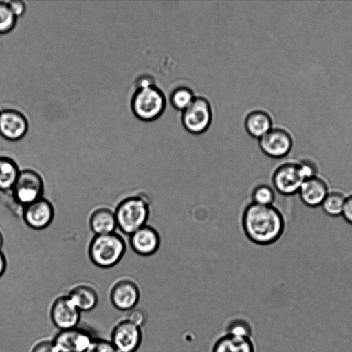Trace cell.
Returning a JSON list of instances; mask_svg holds the SVG:
<instances>
[{
  "label": "cell",
  "mask_w": 352,
  "mask_h": 352,
  "mask_svg": "<svg viewBox=\"0 0 352 352\" xmlns=\"http://www.w3.org/2000/svg\"><path fill=\"white\" fill-rule=\"evenodd\" d=\"M242 228L245 236L253 243L268 245L283 234L285 221L276 207L250 202L242 214Z\"/></svg>",
  "instance_id": "obj_1"
},
{
  "label": "cell",
  "mask_w": 352,
  "mask_h": 352,
  "mask_svg": "<svg viewBox=\"0 0 352 352\" xmlns=\"http://www.w3.org/2000/svg\"><path fill=\"white\" fill-rule=\"evenodd\" d=\"M114 212L117 228L130 236L146 225L150 217V201L141 195L127 197L118 204Z\"/></svg>",
  "instance_id": "obj_2"
},
{
  "label": "cell",
  "mask_w": 352,
  "mask_h": 352,
  "mask_svg": "<svg viewBox=\"0 0 352 352\" xmlns=\"http://www.w3.org/2000/svg\"><path fill=\"white\" fill-rule=\"evenodd\" d=\"M124 239L118 233L95 235L90 241L88 254L91 261L101 268L118 264L126 251Z\"/></svg>",
  "instance_id": "obj_3"
},
{
  "label": "cell",
  "mask_w": 352,
  "mask_h": 352,
  "mask_svg": "<svg viewBox=\"0 0 352 352\" xmlns=\"http://www.w3.org/2000/svg\"><path fill=\"white\" fill-rule=\"evenodd\" d=\"M131 107L138 119L146 122L153 121L164 112L166 98L161 89L155 85L136 89L132 96Z\"/></svg>",
  "instance_id": "obj_4"
},
{
  "label": "cell",
  "mask_w": 352,
  "mask_h": 352,
  "mask_svg": "<svg viewBox=\"0 0 352 352\" xmlns=\"http://www.w3.org/2000/svg\"><path fill=\"white\" fill-rule=\"evenodd\" d=\"M44 181L36 170L26 168L20 170L12 189L14 201L22 208L43 197Z\"/></svg>",
  "instance_id": "obj_5"
},
{
  "label": "cell",
  "mask_w": 352,
  "mask_h": 352,
  "mask_svg": "<svg viewBox=\"0 0 352 352\" xmlns=\"http://www.w3.org/2000/svg\"><path fill=\"white\" fill-rule=\"evenodd\" d=\"M212 110L207 99L195 97L190 104L183 111L182 121L190 133L200 134L206 131L212 121Z\"/></svg>",
  "instance_id": "obj_6"
},
{
  "label": "cell",
  "mask_w": 352,
  "mask_h": 352,
  "mask_svg": "<svg viewBox=\"0 0 352 352\" xmlns=\"http://www.w3.org/2000/svg\"><path fill=\"white\" fill-rule=\"evenodd\" d=\"M274 189L285 196L293 195L298 190L305 181L298 163L285 162L279 165L272 177Z\"/></svg>",
  "instance_id": "obj_7"
},
{
  "label": "cell",
  "mask_w": 352,
  "mask_h": 352,
  "mask_svg": "<svg viewBox=\"0 0 352 352\" xmlns=\"http://www.w3.org/2000/svg\"><path fill=\"white\" fill-rule=\"evenodd\" d=\"M142 340V331L127 319L120 321L113 327L111 342L120 352H135Z\"/></svg>",
  "instance_id": "obj_8"
},
{
  "label": "cell",
  "mask_w": 352,
  "mask_h": 352,
  "mask_svg": "<svg viewBox=\"0 0 352 352\" xmlns=\"http://www.w3.org/2000/svg\"><path fill=\"white\" fill-rule=\"evenodd\" d=\"M140 298L137 283L129 278L118 280L110 291L112 305L120 311H130L135 307Z\"/></svg>",
  "instance_id": "obj_9"
},
{
  "label": "cell",
  "mask_w": 352,
  "mask_h": 352,
  "mask_svg": "<svg viewBox=\"0 0 352 352\" xmlns=\"http://www.w3.org/2000/svg\"><path fill=\"white\" fill-rule=\"evenodd\" d=\"M94 340L88 331L76 327L60 330L52 340L59 352H87Z\"/></svg>",
  "instance_id": "obj_10"
},
{
  "label": "cell",
  "mask_w": 352,
  "mask_h": 352,
  "mask_svg": "<svg viewBox=\"0 0 352 352\" xmlns=\"http://www.w3.org/2000/svg\"><path fill=\"white\" fill-rule=\"evenodd\" d=\"M80 311L67 295L56 298L50 309L53 324L60 330L76 327L80 319Z\"/></svg>",
  "instance_id": "obj_11"
},
{
  "label": "cell",
  "mask_w": 352,
  "mask_h": 352,
  "mask_svg": "<svg viewBox=\"0 0 352 352\" xmlns=\"http://www.w3.org/2000/svg\"><path fill=\"white\" fill-rule=\"evenodd\" d=\"M292 145L290 134L280 128L271 129L258 139V146L262 152L274 159L286 156L290 152Z\"/></svg>",
  "instance_id": "obj_12"
},
{
  "label": "cell",
  "mask_w": 352,
  "mask_h": 352,
  "mask_svg": "<svg viewBox=\"0 0 352 352\" xmlns=\"http://www.w3.org/2000/svg\"><path fill=\"white\" fill-rule=\"evenodd\" d=\"M22 208V218L25 224L32 229H44L50 226L54 219V206L43 197Z\"/></svg>",
  "instance_id": "obj_13"
},
{
  "label": "cell",
  "mask_w": 352,
  "mask_h": 352,
  "mask_svg": "<svg viewBox=\"0 0 352 352\" xmlns=\"http://www.w3.org/2000/svg\"><path fill=\"white\" fill-rule=\"evenodd\" d=\"M129 245L134 252L149 256L157 252L161 245V236L154 227L145 225L129 236Z\"/></svg>",
  "instance_id": "obj_14"
},
{
  "label": "cell",
  "mask_w": 352,
  "mask_h": 352,
  "mask_svg": "<svg viewBox=\"0 0 352 352\" xmlns=\"http://www.w3.org/2000/svg\"><path fill=\"white\" fill-rule=\"evenodd\" d=\"M28 130V122L21 111L5 109L0 113V135L6 140L17 141L23 138Z\"/></svg>",
  "instance_id": "obj_15"
},
{
  "label": "cell",
  "mask_w": 352,
  "mask_h": 352,
  "mask_svg": "<svg viewBox=\"0 0 352 352\" xmlns=\"http://www.w3.org/2000/svg\"><path fill=\"white\" fill-rule=\"evenodd\" d=\"M328 192L327 183L318 176L305 180L298 190L302 203L312 208L321 206Z\"/></svg>",
  "instance_id": "obj_16"
},
{
  "label": "cell",
  "mask_w": 352,
  "mask_h": 352,
  "mask_svg": "<svg viewBox=\"0 0 352 352\" xmlns=\"http://www.w3.org/2000/svg\"><path fill=\"white\" fill-rule=\"evenodd\" d=\"M89 225L95 235L115 232L117 222L114 210L105 206L96 208L89 217Z\"/></svg>",
  "instance_id": "obj_17"
},
{
  "label": "cell",
  "mask_w": 352,
  "mask_h": 352,
  "mask_svg": "<svg viewBox=\"0 0 352 352\" xmlns=\"http://www.w3.org/2000/svg\"><path fill=\"white\" fill-rule=\"evenodd\" d=\"M67 296L80 311H89L95 308L98 301L96 289L91 285L80 283L73 287Z\"/></svg>",
  "instance_id": "obj_18"
},
{
  "label": "cell",
  "mask_w": 352,
  "mask_h": 352,
  "mask_svg": "<svg viewBox=\"0 0 352 352\" xmlns=\"http://www.w3.org/2000/svg\"><path fill=\"white\" fill-rule=\"evenodd\" d=\"M212 352H255V346L252 338L225 333L215 340Z\"/></svg>",
  "instance_id": "obj_19"
},
{
  "label": "cell",
  "mask_w": 352,
  "mask_h": 352,
  "mask_svg": "<svg viewBox=\"0 0 352 352\" xmlns=\"http://www.w3.org/2000/svg\"><path fill=\"white\" fill-rule=\"evenodd\" d=\"M244 124L250 135L259 139L272 129V121L267 112L255 110L248 114Z\"/></svg>",
  "instance_id": "obj_20"
},
{
  "label": "cell",
  "mask_w": 352,
  "mask_h": 352,
  "mask_svg": "<svg viewBox=\"0 0 352 352\" xmlns=\"http://www.w3.org/2000/svg\"><path fill=\"white\" fill-rule=\"evenodd\" d=\"M19 173L20 169L14 160L0 156V191H11Z\"/></svg>",
  "instance_id": "obj_21"
},
{
  "label": "cell",
  "mask_w": 352,
  "mask_h": 352,
  "mask_svg": "<svg viewBox=\"0 0 352 352\" xmlns=\"http://www.w3.org/2000/svg\"><path fill=\"white\" fill-rule=\"evenodd\" d=\"M346 197L340 191L329 192L321 206L324 212L331 217L342 215Z\"/></svg>",
  "instance_id": "obj_22"
},
{
  "label": "cell",
  "mask_w": 352,
  "mask_h": 352,
  "mask_svg": "<svg viewBox=\"0 0 352 352\" xmlns=\"http://www.w3.org/2000/svg\"><path fill=\"white\" fill-rule=\"evenodd\" d=\"M194 98L193 92L190 89L179 87L173 91L170 101L175 109L183 111L190 104Z\"/></svg>",
  "instance_id": "obj_23"
},
{
  "label": "cell",
  "mask_w": 352,
  "mask_h": 352,
  "mask_svg": "<svg viewBox=\"0 0 352 352\" xmlns=\"http://www.w3.org/2000/svg\"><path fill=\"white\" fill-rule=\"evenodd\" d=\"M252 203L261 206H272L275 192L270 186L263 184L256 186L251 193Z\"/></svg>",
  "instance_id": "obj_24"
},
{
  "label": "cell",
  "mask_w": 352,
  "mask_h": 352,
  "mask_svg": "<svg viewBox=\"0 0 352 352\" xmlns=\"http://www.w3.org/2000/svg\"><path fill=\"white\" fill-rule=\"evenodd\" d=\"M226 333L252 338V327L249 321L242 318L230 320L226 327Z\"/></svg>",
  "instance_id": "obj_25"
},
{
  "label": "cell",
  "mask_w": 352,
  "mask_h": 352,
  "mask_svg": "<svg viewBox=\"0 0 352 352\" xmlns=\"http://www.w3.org/2000/svg\"><path fill=\"white\" fill-rule=\"evenodd\" d=\"M16 19L8 3L0 1V34L11 32L16 25Z\"/></svg>",
  "instance_id": "obj_26"
},
{
  "label": "cell",
  "mask_w": 352,
  "mask_h": 352,
  "mask_svg": "<svg viewBox=\"0 0 352 352\" xmlns=\"http://www.w3.org/2000/svg\"><path fill=\"white\" fill-rule=\"evenodd\" d=\"M87 352H120L111 341L94 338Z\"/></svg>",
  "instance_id": "obj_27"
},
{
  "label": "cell",
  "mask_w": 352,
  "mask_h": 352,
  "mask_svg": "<svg viewBox=\"0 0 352 352\" xmlns=\"http://www.w3.org/2000/svg\"><path fill=\"white\" fill-rule=\"evenodd\" d=\"M298 164L305 180L317 176V167L312 162L302 160Z\"/></svg>",
  "instance_id": "obj_28"
},
{
  "label": "cell",
  "mask_w": 352,
  "mask_h": 352,
  "mask_svg": "<svg viewBox=\"0 0 352 352\" xmlns=\"http://www.w3.org/2000/svg\"><path fill=\"white\" fill-rule=\"evenodd\" d=\"M126 319L134 324L141 327L146 322V315L143 310L134 308L129 311Z\"/></svg>",
  "instance_id": "obj_29"
},
{
  "label": "cell",
  "mask_w": 352,
  "mask_h": 352,
  "mask_svg": "<svg viewBox=\"0 0 352 352\" xmlns=\"http://www.w3.org/2000/svg\"><path fill=\"white\" fill-rule=\"evenodd\" d=\"M31 352H59L53 340H43L37 342Z\"/></svg>",
  "instance_id": "obj_30"
},
{
  "label": "cell",
  "mask_w": 352,
  "mask_h": 352,
  "mask_svg": "<svg viewBox=\"0 0 352 352\" xmlns=\"http://www.w3.org/2000/svg\"><path fill=\"white\" fill-rule=\"evenodd\" d=\"M7 3L10 9L16 18L21 16L25 13L26 6L24 1L21 0H12Z\"/></svg>",
  "instance_id": "obj_31"
},
{
  "label": "cell",
  "mask_w": 352,
  "mask_h": 352,
  "mask_svg": "<svg viewBox=\"0 0 352 352\" xmlns=\"http://www.w3.org/2000/svg\"><path fill=\"white\" fill-rule=\"evenodd\" d=\"M342 215L349 223L352 225V195L346 197Z\"/></svg>",
  "instance_id": "obj_32"
},
{
  "label": "cell",
  "mask_w": 352,
  "mask_h": 352,
  "mask_svg": "<svg viewBox=\"0 0 352 352\" xmlns=\"http://www.w3.org/2000/svg\"><path fill=\"white\" fill-rule=\"evenodd\" d=\"M136 88H144L155 85L154 78L149 75H142L135 81Z\"/></svg>",
  "instance_id": "obj_33"
},
{
  "label": "cell",
  "mask_w": 352,
  "mask_h": 352,
  "mask_svg": "<svg viewBox=\"0 0 352 352\" xmlns=\"http://www.w3.org/2000/svg\"><path fill=\"white\" fill-rule=\"evenodd\" d=\"M7 267V261L6 258L3 253V252L0 250V278L4 274Z\"/></svg>",
  "instance_id": "obj_34"
},
{
  "label": "cell",
  "mask_w": 352,
  "mask_h": 352,
  "mask_svg": "<svg viewBox=\"0 0 352 352\" xmlns=\"http://www.w3.org/2000/svg\"><path fill=\"white\" fill-rule=\"evenodd\" d=\"M3 241H4L3 235L2 232L0 230V250H1V248L3 245Z\"/></svg>",
  "instance_id": "obj_35"
},
{
  "label": "cell",
  "mask_w": 352,
  "mask_h": 352,
  "mask_svg": "<svg viewBox=\"0 0 352 352\" xmlns=\"http://www.w3.org/2000/svg\"><path fill=\"white\" fill-rule=\"evenodd\" d=\"M0 113H1V111H0Z\"/></svg>",
  "instance_id": "obj_36"
}]
</instances>
